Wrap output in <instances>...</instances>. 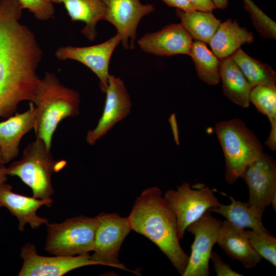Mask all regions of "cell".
Wrapping results in <instances>:
<instances>
[{
  "label": "cell",
  "mask_w": 276,
  "mask_h": 276,
  "mask_svg": "<svg viewBox=\"0 0 276 276\" xmlns=\"http://www.w3.org/2000/svg\"><path fill=\"white\" fill-rule=\"evenodd\" d=\"M120 43V37L117 34L106 41L96 45L60 47L57 49L55 55L59 60H76L89 68L98 77L100 88L105 93L110 75V60L115 49Z\"/></svg>",
  "instance_id": "obj_12"
},
{
  "label": "cell",
  "mask_w": 276,
  "mask_h": 276,
  "mask_svg": "<svg viewBox=\"0 0 276 276\" xmlns=\"http://www.w3.org/2000/svg\"><path fill=\"white\" fill-rule=\"evenodd\" d=\"M127 218L131 229L153 242L182 275L189 256L180 246L176 216L160 189L143 191Z\"/></svg>",
  "instance_id": "obj_2"
},
{
  "label": "cell",
  "mask_w": 276,
  "mask_h": 276,
  "mask_svg": "<svg viewBox=\"0 0 276 276\" xmlns=\"http://www.w3.org/2000/svg\"><path fill=\"white\" fill-rule=\"evenodd\" d=\"M12 189L11 186L5 182L0 185V207L6 208L17 218L20 231L24 230L26 224L37 229L48 223L47 219L39 217L36 212L42 205L50 207L53 201L52 198L40 199L28 197L16 194L12 192Z\"/></svg>",
  "instance_id": "obj_16"
},
{
  "label": "cell",
  "mask_w": 276,
  "mask_h": 276,
  "mask_svg": "<svg viewBox=\"0 0 276 276\" xmlns=\"http://www.w3.org/2000/svg\"><path fill=\"white\" fill-rule=\"evenodd\" d=\"M217 243L228 257L240 262L246 268L256 267L262 260L252 247L245 231L227 220L221 222Z\"/></svg>",
  "instance_id": "obj_18"
},
{
  "label": "cell",
  "mask_w": 276,
  "mask_h": 276,
  "mask_svg": "<svg viewBox=\"0 0 276 276\" xmlns=\"http://www.w3.org/2000/svg\"><path fill=\"white\" fill-rule=\"evenodd\" d=\"M215 4L216 8L224 9L228 4V0H212Z\"/></svg>",
  "instance_id": "obj_35"
},
{
  "label": "cell",
  "mask_w": 276,
  "mask_h": 276,
  "mask_svg": "<svg viewBox=\"0 0 276 276\" xmlns=\"http://www.w3.org/2000/svg\"><path fill=\"white\" fill-rule=\"evenodd\" d=\"M215 132L224 156L225 180L228 184H233L264 151L263 146L254 132L239 118L218 122Z\"/></svg>",
  "instance_id": "obj_4"
},
{
  "label": "cell",
  "mask_w": 276,
  "mask_h": 276,
  "mask_svg": "<svg viewBox=\"0 0 276 276\" xmlns=\"http://www.w3.org/2000/svg\"><path fill=\"white\" fill-rule=\"evenodd\" d=\"M217 276H242V274L233 270L229 265L224 262L216 251H212L210 257Z\"/></svg>",
  "instance_id": "obj_30"
},
{
  "label": "cell",
  "mask_w": 276,
  "mask_h": 276,
  "mask_svg": "<svg viewBox=\"0 0 276 276\" xmlns=\"http://www.w3.org/2000/svg\"><path fill=\"white\" fill-rule=\"evenodd\" d=\"M7 169L4 165H0V185L5 182L7 180Z\"/></svg>",
  "instance_id": "obj_34"
},
{
  "label": "cell",
  "mask_w": 276,
  "mask_h": 276,
  "mask_svg": "<svg viewBox=\"0 0 276 276\" xmlns=\"http://www.w3.org/2000/svg\"><path fill=\"white\" fill-rule=\"evenodd\" d=\"M221 222L208 211L188 226L186 231L194 235V240L182 276L210 275V257L217 241Z\"/></svg>",
  "instance_id": "obj_9"
},
{
  "label": "cell",
  "mask_w": 276,
  "mask_h": 276,
  "mask_svg": "<svg viewBox=\"0 0 276 276\" xmlns=\"http://www.w3.org/2000/svg\"><path fill=\"white\" fill-rule=\"evenodd\" d=\"M35 106L34 128L36 137L51 150L53 135L63 119L79 114L80 96L62 85L56 75L47 72L39 79L31 100Z\"/></svg>",
  "instance_id": "obj_3"
},
{
  "label": "cell",
  "mask_w": 276,
  "mask_h": 276,
  "mask_svg": "<svg viewBox=\"0 0 276 276\" xmlns=\"http://www.w3.org/2000/svg\"><path fill=\"white\" fill-rule=\"evenodd\" d=\"M189 55L201 81L209 85L218 84L220 81V59L207 48L205 43L198 40L193 41Z\"/></svg>",
  "instance_id": "obj_25"
},
{
  "label": "cell",
  "mask_w": 276,
  "mask_h": 276,
  "mask_svg": "<svg viewBox=\"0 0 276 276\" xmlns=\"http://www.w3.org/2000/svg\"><path fill=\"white\" fill-rule=\"evenodd\" d=\"M107 11L104 20L113 25L124 49H133L136 30L141 19L155 10L151 4L140 0H105Z\"/></svg>",
  "instance_id": "obj_13"
},
{
  "label": "cell",
  "mask_w": 276,
  "mask_h": 276,
  "mask_svg": "<svg viewBox=\"0 0 276 276\" xmlns=\"http://www.w3.org/2000/svg\"><path fill=\"white\" fill-rule=\"evenodd\" d=\"M167 6L181 9L186 12H191L195 10L189 0H162Z\"/></svg>",
  "instance_id": "obj_32"
},
{
  "label": "cell",
  "mask_w": 276,
  "mask_h": 276,
  "mask_svg": "<svg viewBox=\"0 0 276 276\" xmlns=\"http://www.w3.org/2000/svg\"><path fill=\"white\" fill-rule=\"evenodd\" d=\"M241 178L248 188L249 205L263 212L271 204L275 208L276 165L267 153L264 151L250 164Z\"/></svg>",
  "instance_id": "obj_10"
},
{
  "label": "cell",
  "mask_w": 276,
  "mask_h": 276,
  "mask_svg": "<svg viewBox=\"0 0 276 276\" xmlns=\"http://www.w3.org/2000/svg\"><path fill=\"white\" fill-rule=\"evenodd\" d=\"M164 197L176 216L179 239L183 237L190 224L220 203L210 188L203 186L193 189L188 182H183L176 190L167 191Z\"/></svg>",
  "instance_id": "obj_7"
},
{
  "label": "cell",
  "mask_w": 276,
  "mask_h": 276,
  "mask_svg": "<svg viewBox=\"0 0 276 276\" xmlns=\"http://www.w3.org/2000/svg\"><path fill=\"white\" fill-rule=\"evenodd\" d=\"M245 9L250 14L252 24L263 38H276V23L261 10L252 0H243Z\"/></svg>",
  "instance_id": "obj_27"
},
{
  "label": "cell",
  "mask_w": 276,
  "mask_h": 276,
  "mask_svg": "<svg viewBox=\"0 0 276 276\" xmlns=\"http://www.w3.org/2000/svg\"><path fill=\"white\" fill-rule=\"evenodd\" d=\"M231 56L252 88L259 85L276 86V73L269 65L251 57L241 48Z\"/></svg>",
  "instance_id": "obj_24"
},
{
  "label": "cell",
  "mask_w": 276,
  "mask_h": 276,
  "mask_svg": "<svg viewBox=\"0 0 276 276\" xmlns=\"http://www.w3.org/2000/svg\"><path fill=\"white\" fill-rule=\"evenodd\" d=\"M22 10L17 0H0V118L31 101L40 79L42 51L33 32L19 22Z\"/></svg>",
  "instance_id": "obj_1"
},
{
  "label": "cell",
  "mask_w": 276,
  "mask_h": 276,
  "mask_svg": "<svg viewBox=\"0 0 276 276\" xmlns=\"http://www.w3.org/2000/svg\"><path fill=\"white\" fill-rule=\"evenodd\" d=\"M180 24L193 39L209 44L221 21L212 12L194 10L186 12L176 9Z\"/></svg>",
  "instance_id": "obj_23"
},
{
  "label": "cell",
  "mask_w": 276,
  "mask_h": 276,
  "mask_svg": "<svg viewBox=\"0 0 276 276\" xmlns=\"http://www.w3.org/2000/svg\"><path fill=\"white\" fill-rule=\"evenodd\" d=\"M44 250L55 256H76L93 250L98 225L97 216H79L61 223H47Z\"/></svg>",
  "instance_id": "obj_6"
},
{
  "label": "cell",
  "mask_w": 276,
  "mask_h": 276,
  "mask_svg": "<svg viewBox=\"0 0 276 276\" xmlns=\"http://www.w3.org/2000/svg\"><path fill=\"white\" fill-rule=\"evenodd\" d=\"M265 144L271 150H276V127H270V132Z\"/></svg>",
  "instance_id": "obj_33"
},
{
  "label": "cell",
  "mask_w": 276,
  "mask_h": 276,
  "mask_svg": "<svg viewBox=\"0 0 276 276\" xmlns=\"http://www.w3.org/2000/svg\"><path fill=\"white\" fill-rule=\"evenodd\" d=\"M189 2L195 10L212 12L216 8L212 0H189Z\"/></svg>",
  "instance_id": "obj_31"
},
{
  "label": "cell",
  "mask_w": 276,
  "mask_h": 276,
  "mask_svg": "<svg viewBox=\"0 0 276 276\" xmlns=\"http://www.w3.org/2000/svg\"><path fill=\"white\" fill-rule=\"evenodd\" d=\"M34 124L35 106L32 102L26 111L0 122V150L4 164L17 156L21 139L34 128Z\"/></svg>",
  "instance_id": "obj_17"
},
{
  "label": "cell",
  "mask_w": 276,
  "mask_h": 276,
  "mask_svg": "<svg viewBox=\"0 0 276 276\" xmlns=\"http://www.w3.org/2000/svg\"><path fill=\"white\" fill-rule=\"evenodd\" d=\"M250 102L268 118L270 127L276 126V86L257 85L250 93Z\"/></svg>",
  "instance_id": "obj_26"
},
{
  "label": "cell",
  "mask_w": 276,
  "mask_h": 276,
  "mask_svg": "<svg viewBox=\"0 0 276 276\" xmlns=\"http://www.w3.org/2000/svg\"><path fill=\"white\" fill-rule=\"evenodd\" d=\"M220 59V77L223 94L239 106L248 107L252 87L231 56Z\"/></svg>",
  "instance_id": "obj_21"
},
{
  "label": "cell",
  "mask_w": 276,
  "mask_h": 276,
  "mask_svg": "<svg viewBox=\"0 0 276 276\" xmlns=\"http://www.w3.org/2000/svg\"><path fill=\"white\" fill-rule=\"evenodd\" d=\"M231 203L225 205L219 203L209 211L220 214L234 225L244 229L248 227L258 232H268L262 222L263 211L230 196Z\"/></svg>",
  "instance_id": "obj_22"
},
{
  "label": "cell",
  "mask_w": 276,
  "mask_h": 276,
  "mask_svg": "<svg viewBox=\"0 0 276 276\" xmlns=\"http://www.w3.org/2000/svg\"><path fill=\"white\" fill-rule=\"evenodd\" d=\"M4 161L3 160V158H2V153H1V150H0V165H4Z\"/></svg>",
  "instance_id": "obj_36"
},
{
  "label": "cell",
  "mask_w": 276,
  "mask_h": 276,
  "mask_svg": "<svg viewBox=\"0 0 276 276\" xmlns=\"http://www.w3.org/2000/svg\"><path fill=\"white\" fill-rule=\"evenodd\" d=\"M52 3L63 4L72 21L85 24L81 33L88 40H95L97 23L104 20L107 7L105 0H50Z\"/></svg>",
  "instance_id": "obj_19"
},
{
  "label": "cell",
  "mask_w": 276,
  "mask_h": 276,
  "mask_svg": "<svg viewBox=\"0 0 276 276\" xmlns=\"http://www.w3.org/2000/svg\"><path fill=\"white\" fill-rule=\"evenodd\" d=\"M246 234L255 250L274 266L276 265V238L268 232L245 231Z\"/></svg>",
  "instance_id": "obj_28"
},
{
  "label": "cell",
  "mask_w": 276,
  "mask_h": 276,
  "mask_svg": "<svg viewBox=\"0 0 276 276\" xmlns=\"http://www.w3.org/2000/svg\"><path fill=\"white\" fill-rule=\"evenodd\" d=\"M106 100L103 113L95 128L88 131L86 141L90 145L106 135L119 122L130 113L131 102L123 81L109 75L106 89Z\"/></svg>",
  "instance_id": "obj_14"
},
{
  "label": "cell",
  "mask_w": 276,
  "mask_h": 276,
  "mask_svg": "<svg viewBox=\"0 0 276 276\" xmlns=\"http://www.w3.org/2000/svg\"><path fill=\"white\" fill-rule=\"evenodd\" d=\"M193 38L181 24H170L144 35L137 41L144 52L159 56L189 55Z\"/></svg>",
  "instance_id": "obj_15"
},
{
  "label": "cell",
  "mask_w": 276,
  "mask_h": 276,
  "mask_svg": "<svg viewBox=\"0 0 276 276\" xmlns=\"http://www.w3.org/2000/svg\"><path fill=\"white\" fill-rule=\"evenodd\" d=\"M98 225L90 259L97 265L128 269L118 259L121 245L132 230L127 217L117 213H101L97 215Z\"/></svg>",
  "instance_id": "obj_8"
},
{
  "label": "cell",
  "mask_w": 276,
  "mask_h": 276,
  "mask_svg": "<svg viewBox=\"0 0 276 276\" xmlns=\"http://www.w3.org/2000/svg\"><path fill=\"white\" fill-rule=\"evenodd\" d=\"M22 9H27L37 19L47 20L55 13L53 3L50 0H17Z\"/></svg>",
  "instance_id": "obj_29"
},
{
  "label": "cell",
  "mask_w": 276,
  "mask_h": 276,
  "mask_svg": "<svg viewBox=\"0 0 276 276\" xmlns=\"http://www.w3.org/2000/svg\"><path fill=\"white\" fill-rule=\"evenodd\" d=\"M20 257L23 263L19 276H61L79 267L97 265L89 253L72 257L40 256L30 243L22 246Z\"/></svg>",
  "instance_id": "obj_11"
},
{
  "label": "cell",
  "mask_w": 276,
  "mask_h": 276,
  "mask_svg": "<svg viewBox=\"0 0 276 276\" xmlns=\"http://www.w3.org/2000/svg\"><path fill=\"white\" fill-rule=\"evenodd\" d=\"M66 164L64 160H55L44 143L40 139L29 143L24 149L22 157L7 169L8 175L18 177L29 187L33 197L40 199L51 198L54 191L51 177Z\"/></svg>",
  "instance_id": "obj_5"
},
{
  "label": "cell",
  "mask_w": 276,
  "mask_h": 276,
  "mask_svg": "<svg viewBox=\"0 0 276 276\" xmlns=\"http://www.w3.org/2000/svg\"><path fill=\"white\" fill-rule=\"evenodd\" d=\"M254 41L253 34L241 27L236 20L228 18L221 22L209 44L212 52L219 59L231 56L242 45Z\"/></svg>",
  "instance_id": "obj_20"
}]
</instances>
